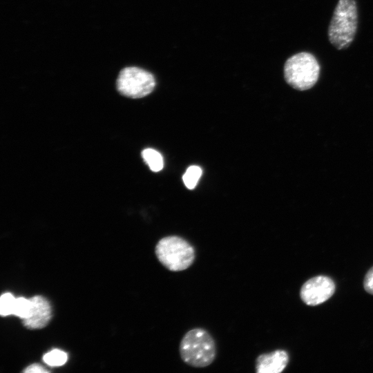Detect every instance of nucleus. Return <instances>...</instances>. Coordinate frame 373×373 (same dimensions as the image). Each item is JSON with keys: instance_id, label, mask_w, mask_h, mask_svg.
I'll return each mask as SVG.
<instances>
[{"instance_id": "nucleus-1", "label": "nucleus", "mask_w": 373, "mask_h": 373, "mask_svg": "<svg viewBox=\"0 0 373 373\" xmlns=\"http://www.w3.org/2000/svg\"><path fill=\"white\" fill-rule=\"evenodd\" d=\"M179 352L181 359L188 365L205 367L211 365L216 358V342L206 329L193 328L182 337Z\"/></svg>"}, {"instance_id": "nucleus-2", "label": "nucleus", "mask_w": 373, "mask_h": 373, "mask_svg": "<svg viewBox=\"0 0 373 373\" xmlns=\"http://www.w3.org/2000/svg\"><path fill=\"white\" fill-rule=\"evenodd\" d=\"M358 26L355 0H338L328 27L329 42L338 50L345 49L354 39Z\"/></svg>"}, {"instance_id": "nucleus-3", "label": "nucleus", "mask_w": 373, "mask_h": 373, "mask_svg": "<svg viewBox=\"0 0 373 373\" xmlns=\"http://www.w3.org/2000/svg\"><path fill=\"white\" fill-rule=\"evenodd\" d=\"M155 253L160 262L171 271L188 269L195 258L193 246L178 236H169L160 239L155 246Z\"/></svg>"}, {"instance_id": "nucleus-4", "label": "nucleus", "mask_w": 373, "mask_h": 373, "mask_svg": "<svg viewBox=\"0 0 373 373\" xmlns=\"http://www.w3.org/2000/svg\"><path fill=\"white\" fill-rule=\"evenodd\" d=\"M320 65L310 52H300L287 59L284 65V77L286 82L298 90L313 87L320 74Z\"/></svg>"}, {"instance_id": "nucleus-5", "label": "nucleus", "mask_w": 373, "mask_h": 373, "mask_svg": "<svg viewBox=\"0 0 373 373\" xmlns=\"http://www.w3.org/2000/svg\"><path fill=\"white\" fill-rule=\"evenodd\" d=\"M120 94L131 98H140L150 94L155 86V79L150 72L131 66L123 68L117 79Z\"/></svg>"}, {"instance_id": "nucleus-6", "label": "nucleus", "mask_w": 373, "mask_h": 373, "mask_svg": "<svg viewBox=\"0 0 373 373\" xmlns=\"http://www.w3.org/2000/svg\"><path fill=\"white\" fill-rule=\"evenodd\" d=\"M335 291V284L326 276H317L307 280L302 286L300 296L306 305L315 306L327 300Z\"/></svg>"}, {"instance_id": "nucleus-7", "label": "nucleus", "mask_w": 373, "mask_h": 373, "mask_svg": "<svg viewBox=\"0 0 373 373\" xmlns=\"http://www.w3.org/2000/svg\"><path fill=\"white\" fill-rule=\"evenodd\" d=\"M30 309L28 316L23 319V325L28 329H41L46 327L52 317L51 306L41 296L30 298Z\"/></svg>"}, {"instance_id": "nucleus-8", "label": "nucleus", "mask_w": 373, "mask_h": 373, "mask_svg": "<svg viewBox=\"0 0 373 373\" xmlns=\"http://www.w3.org/2000/svg\"><path fill=\"white\" fill-rule=\"evenodd\" d=\"M288 353L283 350H276L269 353L260 354L256 359L257 373H280L288 364Z\"/></svg>"}, {"instance_id": "nucleus-9", "label": "nucleus", "mask_w": 373, "mask_h": 373, "mask_svg": "<svg viewBox=\"0 0 373 373\" xmlns=\"http://www.w3.org/2000/svg\"><path fill=\"white\" fill-rule=\"evenodd\" d=\"M142 156L151 171L157 172L162 169L163 158L158 151L153 149H146L142 151Z\"/></svg>"}, {"instance_id": "nucleus-10", "label": "nucleus", "mask_w": 373, "mask_h": 373, "mask_svg": "<svg viewBox=\"0 0 373 373\" xmlns=\"http://www.w3.org/2000/svg\"><path fill=\"white\" fill-rule=\"evenodd\" d=\"M68 359L67 354L60 350L54 349L43 356L44 361L50 366H61L63 365Z\"/></svg>"}, {"instance_id": "nucleus-11", "label": "nucleus", "mask_w": 373, "mask_h": 373, "mask_svg": "<svg viewBox=\"0 0 373 373\" xmlns=\"http://www.w3.org/2000/svg\"><path fill=\"white\" fill-rule=\"evenodd\" d=\"M201 175L202 169L200 167L198 166H189L182 176L185 186L189 189H194Z\"/></svg>"}, {"instance_id": "nucleus-12", "label": "nucleus", "mask_w": 373, "mask_h": 373, "mask_svg": "<svg viewBox=\"0 0 373 373\" xmlns=\"http://www.w3.org/2000/svg\"><path fill=\"white\" fill-rule=\"evenodd\" d=\"M16 298L10 293H5L0 298V314L1 316H8L14 314Z\"/></svg>"}, {"instance_id": "nucleus-13", "label": "nucleus", "mask_w": 373, "mask_h": 373, "mask_svg": "<svg viewBox=\"0 0 373 373\" xmlns=\"http://www.w3.org/2000/svg\"><path fill=\"white\" fill-rule=\"evenodd\" d=\"M30 300L23 297H19L16 298L14 314L17 316L19 317L22 320L26 318L30 312Z\"/></svg>"}, {"instance_id": "nucleus-14", "label": "nucleus", "mask_w": 373, "mask_h": 373, "mask_svg": "<svg viewBox=\"0 0 373 373\" xmlns=\"http://www.w3.org/2000/svg\"><path fill=\"white\" fill-rule=\"evenodd\" d=\"M363 286L367 292L373 294V267L367 272L364 278Z\"/></svg>"}, {"instance_id": "nucleus-15", "label": "nucleus", "mask_w": 373, "mask_h": 373, "mask_svg": "<svg viewBox=\"0 0 373 373\" xmlns=\"http://www.w3.org/2000/svg\"><path fill=\"white\" fill-rule=\"evenodd\" d=\"M26 373H46L49 372L43 366L38 363H34L27 367L23 371Z\"/></svg>"}]
</instances>
